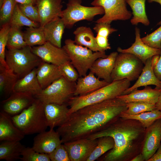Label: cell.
<instances>
[{
  "label": "cell",
  "mask_w": 161,
  "mask_h": 161,
  "mask_svg": "<svg viewBox=\"0 0 161 161\" xmlns=\"http://www.w3.org/2000/svg\"><path fill=\"white\" fill-rule=\"evenodd\" d=\"M127 109L117 97L86 106L68 115L56 131L62 143L87 138L104 129Z\"/></svg>",
  "instance_id": "obj_1"
},
{
  "label": "cell",
  "mask_w": 161,
  "mask_h": 161,
  "mask_svg": "<svg viewBox=\"0 0 161 161\" xmlns=\"http://www.w3.org/2000/svg\"><path fill=\"white\" fill-rule=\"evenodd\" d=\"M146 128L138 121L120 117L102 130L88 138L110 136L113 148L98 160L100 161H129L141 153Z\"/></svg>",
  "instance_id": "obj_2"
},
{
  "label": "cell",
  "mask_w": 161,
  "mask_h": 161,
  "mask_svg": "<svg viewBox=\"0 0 161 161\" xmlns=\"http://www.w3.org/2000/svg\"><path fill=\"white\" fill-rule=\"evenodd\" d=\"M131 81L126 79L112 81L98 89L86 95L74 96L67 103L68 115L78 109L91 105L116 98L129 87Z\"/></svg>",
  "instance_id": "obj_3"
},
{
  "label": "cell",
  "mask_w": 161,
  "mask_h": 161,
  "mask_svg": "<svg viewBox=\"0 0 161 161\" xmlns=\"http://www.w3.org/2000/svg\"><path fill=\"white\" fill-rule=\"evenodd\" d=\"M44 106V103L35 98L28 108L19 114L11 117L13 123L25 135L45 131L48 126Z\"/></svg>",
  "instance_id": "obj_4"
},
{
  "label": "cell",
  "mask_w": 161,
  "mask_h": 161,
  "mask_svg": "<svg viewBox=\"0 0 161 161\" xmlns=\"http://www.w3.org/2000/svg\"><path fill=\"white\" fill-rule=\"evenodd\" d=\"M5 60L8 68L17 75L18 79L37 68L42 61L33 52L32 47L27 45L6 50Z\"/></svg>",
  "instance_id": "obj_5"
},
{
  "label": "cell",
  "mask_w": 161,
  "mask_h": 161,
  "mask_svg": "<svg viewBox=\"0 0 161 161\" xmlns=\"http://www.w3.org/2000/svg\"><path fill=\"white\" fill-rule=\"evenodd\" d=\"M62 48L69 56L80 77L87 75L88 71L97 59L105 58L108 56L105 52H94L86 47L77 44L71 39L65 40Z\"/></svg>",
  "instance_id": "obj_6"
},
{
  "label": "cell",
  "mask_w": 161,
  "mask_h": 161,
  "mask_svg": "<svg viewBox=\"0 0 161 161\" xmlns=\"http://www.w3.org/2000/svg\"><path fill=\"white\" fill-rule=\"evenodd\" d=\"M76 83L68 80L63 76L55 81L34 96L44 104H67L74 96Z\"/></svg>",
  "instance_id": "obj_7"
},
{
  "label": "cell",
  "mask_w": 161,
  "mask_h": 161,
  "mask_svg": "<svg viewBox=\"0 0 161 161\" xmlns=\"http://www.w3.org/2000/svg\"><path fill=\"white\" fill-rule=\"evenodd\" d=\"M81 3L82 0H68L66 7L63 10L61 17L66 28L71 29L80 21H92L96 16L104 13L101 7H87L82 5Z\"/></svg>",
  "instance_id": "obj_8"
},
{
  "label": "cell",
  "mask_w": 161,
  "mask_h": 161,
  "mask_svg": "<svg viewBox=\"0 0 161 161\" xmlns=\"http://www.w3.org/2000/svg\"><path fill=\"white\" fill-rule=\"evenodd\" d=\"M143 62L134 55L120 53L117 55L111 74L112 81L126 79L130 81L137 79L144 67Z\"/></svg>",
  "instance_id": "obj_9"
},
{
  "label": "cell",
  "mask_w": 161,
  "mask_h": 161,
  "mask_svg": "<svg viewBox=\"0 0 161 161\" xmlns=\"http://www.w3.org/2000/svg\"><path fill=\"white\" fill-rule=\"evenodd\" d=\"M126 3V0H94L91 4L101 7L104 11V15L95 22L110 24L113 21L130 19L132 13L128 10Z\"/></svg>",
  "instance_id": "obj_10"
},
{
  "label": "cell",
  "mask_w": 161,
  "mask_h": 161,
  "mask_svg": "<svg viewBox=\"0 0 161 161\" xmlns=\"http://www.w3.org/2000/svg\"><path fill=\"white\" fill-rule=\"evenodd\" d=\"M33 52L42 61L60 66L70 61L63 48L57 47L48 42L44 44L32 47Z\"/></svg>",
  "instance_id": "obj_11"
},
{
  "label": "cell",
  "mask_w": 161,
  "mask_h": 161,
  "mask_svg": "<svg viewBox=\"0 0 161 161\" xmlns=\"http://www.w3.org/2000/svg\"><path fill=\"white\" fill-rule=\"evenodd\" d=\"M97 143V139L85 138L64 144L71 161H87Z\"/></svg>",
  "instance_id": "obj_12"
},
{
  "label": "cell",
  "mask_w": 161,
  "mask_h": 161,
  "mask_svg": "<svg viewBox=\"0 0 161 161\" xmlns=\"http://www.w3.org/2000/svg\"><path fill=\"white\" fill-rule=\"evenodd\" d=\"M161 118L146 128L141 153L147 161L156 152L160 145Z\"/></svg>",
  "instance_id": "obj_13"
},
{
  "label": "cell",
  "mask_w": 161,
  "mask_h": 161,
  "mask_svg": "<svg viewBox=\"0 0 161 161\" xmlns=\"http://www.w3.org/2000/svg\"><path fill=\"white\" fill-rule=\"evenodd\" d=\"M35 99L34 96L28 93L13 92L2 102V111L10 115L18 114L30 106Z\"/></svg>",
  "instance_id": "obj_14"
},
{
  "label": "cell",
  "mask_w": 161,
  "mask_h": 161,
  "mask_svg": "<svg viewBox=\"0 0 161 161\" xmlns=\"http://www.w3.org/2000/svg\"><path fill=\"white\" fill-rule=\"evenodd\" d=\"M61 144L58 132L50 129L48 131L38 133L34 138L32 148L37 152L49 154Z\"/></svg>",
  "instance_id": "obj_15"
},
{
  "label": "cell",
  "mask_w": 161,
  "mask_h": 161,
  "mask_svg": "<svg viewBox=\"0 0 161 161\" xmlns=\"http://www.w3.org/2000/svg\"><path fill=\"white\" fill-rule=\"evenodd\" d=\"M135 41L132 45L126 49L118 47L117 51L120 53H127L132 54L140 59L145 64L147 60L156 55H160L161 49L150 47L143 42L140 37V30L136 27Z\"/></svg>",
  "instance_id": "obj_16"
},
{
  "label": "cell",
  "mask_w": 161,
  "mask_h": 161,
  "mask_svg": "<svg viewBox=\"0 0 161 161\" xmlns=\"http://www.w3.org/2000/svg\"><path fill=\"white\" fill-rule=\"evenodd\" d=\"M35 5L39 13L41 27L61 17L63 7L62 0H36Z\"/></svg>",
  "instance_id": "obj_17"
},
{
  "label": "cell",
  "mask_w": 161,
  "mask_h": 161,
  "mask_svg": "<svg viewBox=\"0 0 161 161\" xmlns=\"http://www.w3.org/2000/svg\"><path fill=\"white\" fill-rule=\"evenodd\" d=\"M67 104L49 103L45 104L44 112L47 125L53 129L63 124L67 120L69 108Z\"/></svg>",
  "instance_id": "obj_18"
},
{
  "label": "cell",
  "mask_w": 161,
  "mask_h": 161,
  "mask_svg": "<svg viewBox=\"0 0 161 161\" xmlns=\"http://www.w3.org/2000/svg\"><path fill=\"white\" fill-rule=\"evenodd\" d=\"M118 54L117 52H114L106 58L97 59L92 65L89 72L94 73L99 78L111 83V74Z\"/></svg>",
  "instance_id": "obj_19"
},
{
  "label": "cell",
  "mask_w": 161,
  "mask_h": 161,
  "mask_svg": "<svg viewBox=\"0 0 161 161\" xmlns=\"http://www.w3.org/2000/svg\"><path fill=\"white\" fill-rule=\"evenodd\" d=\"M25 135L14 124L10 115L3 111L0 112L1 141H20Z\"/></svg>",
  "instance_id": "obj_20"
},
{
  "label": "cell",
  "mask_w": 161,
  "mask_h": 161,
  "mask_svg": "<svg viewBox=\"0 0 161 161\" xmlns=\"http://www.w3.org/2000/svg\"><path fill=\"white\" fill-rule=\"evenodd\" d=\"M76 83L74 96H81L91 93L110 83L96 77L89 72L83 77H79Z\"/></svg>",
  "instance_id": "obj_21"
},
{
  "label": "cell",
  "mask_w": 161,
  "mask_h": 161,
  "mask_svg": "<svg viewBox=\"0 0 161 161\" xmlns=\"http://www.w3.org/2000/svg\"><path fill=\"white\" fill-rule=\"evenodd\" d=\"M142 90L135 89L130 93L117 97L126 103L133 102H143L155 104L161 93V89H152L145 86Z\"/></svg>",
  "instance_id": "obj_22"
},
{
  "label": "cell",
  "mask_w": 161,
  "mask_h": 161,
  "mask_svg": "<svg viewBox=\"0 0 161 161\" xmlns=\"http://www.w3.org/2000/svg\"><path fill=\"white\" fill-rule=\"evenodd\" d=\"M151 58L146 61L142 72L135 83L131 87L126 90L122 95L128 94L140 87L149 85L156 86L158 89H161V81L155 76L151 66Z\"/></svg>",
  "instance_id": "obj_23"
},
{
  "label": "cell",
  "mask_w": 161,
  "mask_h": 161,
  "mask_svg": "<svg viewBox=\"0 0 161 161\" xmlns=\"http://www.w3.org/2000/svg\"><path fill=\"white\" fill-rule=\"evenodd\" d=\"M36 76L43 89L61 77L62 74L59 66L42 61L37 68Z\"/></svg>",
  "instance_id": "obj_24"
},
{
  "label": "cell",
  "mask_w": 161,
  "mask_h": 161,
  "mask_svg": "<svg viewBox=\"0 0 161 161\" xmlns=\"http://www.w3.org/2000/svg\"><path fill=\"white\" fill-rule=\"evenodd\" d=\"M43 27L46 42L61 48L62 38L66 28L61 18H56L46 24Z\"/></svg>",
  "instance_id": "obj_25"
},
{
  "label": "cell",
  "mask_w": 161,
  "mask_h": 161,
  "mask_svg": "<svg viewBox=\"0 0 161 161\" xmlns=\"http://www.w3.org/2000/svg\"><path fill=\"white\" fill-rule=\"evenodd\" d=\"M37 68L18 79L15 85L13 92L27 93L34 97L41 91L42 89L36 76Z\"/></svg>",
  "instance_id": "obj_26"
},
{
  "label": "cell",
  "mask_w": 161,
  "mask_h": 161,
  "mask_svg": "<svg viewBox=\"0 0 161 161\" xmlns=\"http://www.w3.org/2000/svg\"><path fill=\"white\" fill-rule=\"evenodd\" d=\"M75 43L89 48L94 52L103 51L98 46L95 37L90 27L82 26L78 27L73 32Z\"/></svg>",
  "instance_id": "obj_27"
},
{
  "label": "cell",
  "mask_w": 161,
  "mask_h": 161,
  "mask_svg": "<svg viewBox=\"0 0 161 161\" xmlns=\"http://www.w3.org/2000/svg\"><path fill=\"white\" fill-rule=\"evenodd\" d=\"M25 147L20 141H3L0 145V159L7 161L20 159Z\"/></svg>",
  "instance_id": "obj_28"
},
{
  "label": "cell",
  "mask_w": 161,
  "mask_h": 161,
  "mask_svg": "<svg viewBox=\"0 0 161 161\" xmlns=\"http://www.w3.org/2000/svg\"><path fill=\"white\" fill-rule=\"evenodd\" d=\"M126 3L132 10L133 17L131 20L133 25H137L141 23L146 26L150 24L149 21L146 15L145 10L146 0H126Z\"/></svg>",
  "instance_id": "obj_29"
},
{
  "label": "cell",
  "mask_w": 161,
  "mask_h": 161,
  "mask_svg": "<svg viewBox=\"0 0 161 161\" xmlns=\"http://www.w3.org/2000/svg\"><path fill=\"white\" fill-rule=\"evenodd\" d=\"M18 79L17 75L9 69L0 66V91L6 95L12 94Z\"/></svg>",
  "instance_id": "obj_30"
},
{
  "label": "cell",
  "mask_w": 161,
  "mask_h": 161,
  "mask_svg": "<svg viewBox=\"0 0 161 161\" xmlns=\"http://www.w3.org/2000/svg\"><path fill=\"white\" fill-rule=\"evenodd\" d=\"M25 29L23 35L27 45L33 47L42 45L46 42L43 27H30Z\"/></svg>",
  "instance_id": "obj_31"
},
{
  "label": "cell",
  "mask_w": 161,
  "mask_h": 161,
  "mask_svg": "<svg viewBox=\"0 0 161 161\" xmlns=\"http://www.w3.org/2000/svg\"><path fill=\"white\" fill-rule=\"evenodd\" d=\"M120 117L125 119H131L138 120L146 128L156 120L161 118V111L157 109H155L136 115L129 114L123 112L120 114Z\"/></svg>",
  "instance_id": "obj_32"
},
{
  "label": "cell",
  "mask_w": 161,
  "mask_h": 161,
  "mask_svg": "<svg viewBox=\"0 0 161 161\" xmlns=\"http://www.w3.org/2000/svg\"><path fill=\"white\" fill-rule=\"evenodd\" d=\"M97 139V143L87 161L97 160L106 152L112 149L114 145L113 138L110 136H103Z\"/></svg>",
  "instance_id": "obj_33"
},
{
  "label": "cell",
  "mask_w": 161,
  "mask_h": 161,
  "mask_svg": "<svg viewBox=\"0 0 161 161\" xmlns=\"http://www.w3.org/2000/svg\"><path fill=\"white\" fill-rule=\"evenodd\" d=\"M26 46L21 28L10 26L7 45V49H19Z\"/></svg>",
  "instance_id": "obj_34"
},
{
  "label": "cell",
  "mask_w": 161,
  "mask_h": 161,
  "mask_svg": "<svg viewBox=\"0 0 161 161\" xmlns=\"http://www.w3.org/2000/svg\"><path fill=\"white\" fill-rule=\"evenodd\" d=\"M9 24L10 26L20 28L24 26L35 27L40 26L39 24L29 19L21 12L18 3L16 6Z\"/></svg>",
  "instance_id": "obj_35"
},
{
  "label": "cell",
  "mask_w": 161,
  "mask_h": 161,
  "mask_svg": "<svg viewBox=\"0 0 161 161\" xmlns=\"http://www.w3.org/2000/svg\"><path fill=\"white\" fill-rule=\"evenodd\" d=\"M18 3L15 0H4L0 7V25L1 27L10 23L14 10Z\"/></svg>",
  "instance_id": "obj_36"
},
{
  "label": "cell",
  "mask_w": 161,
  "mask_h": 161,
  "mask_svg": "<svg viewBox=\"0 0 161 161\" xmlns=\"http://www.w3.org/2000/svg\"><path fill=\"white\" fill-rule=\"evenodd\" d=\"M127 109L124 112L129 114L136 115L156 109L155 104L143 102L126 103Z\"/></svg>",
  "instance_id": "obj_37"
},
{
  "label": "cell",
  "mask_w": 161,
  "mask_h": 161,
  "mask_svg": "<svg viewBox=\"0 0 161 161\" xmlns=\"http://www.w3.org/2000/svg\"><path fill=\"white\" fill-rule=\"evenodd\" d=\"M10 27L9 23L1 27L0 30V66L8 68L5 60L6 48L8 34Z\"/></svg>",
  "instance_id": "obj_38"
},
{
  "label": "cell",
  "mask_w": 161,
  "mask_h": 161,
  "mask_svg": "<svg viewBox=\"0 0 161 161\" xmlns=\"http://www.w3.org/2000/svg\"><path fill=\"white\" fill-rule=\"evenodd\" d=\"M20 160L22 161H51L48 154L37 152L32 147H25L22 152Z\"/></svg>",
  "instance_id": "obj_39"
},
{
  "label": "cell",
  "mask_w": 161,
  "mask_h": 161,
  "mask_svg": "<svg viewBox=\"0 0 161 161\" xmlns=\"http://www.w3.org/2000/svg\"><path fill=\"white\" fill-rule=\"evenodd\" d=\"M18 5L21 11L28 18L40 24V18L38 8L35 5L21 4H18Z\"/></svg>",
  "instance_id": "obj_40"
},
{
  "label": "cell",
  "mask_w": 161,
  "mask_h": 161,
  "mask_svg": "<svg viewBox=\"0 0 161 161\" xmlns=\"http://www.w3.org/2000/svg\"><path fill=\"white\" fill-rule=\"evenodd\" d=\"M59 67L62 76L70 82H75L80 77L78 71L70 61L67 62Z\"/></svg>",
  "instance_id": "obj_41"
},
{
  "label": "cell",
  "mask_w": 161,
  "mask_h": 161,
  "mask_svg": "<svg viewBox=\"0 0 161 161\" xmlns=\"http://www.w3.org/2000/svg\"><path fill=\"white\" fill-rule=\"evenodd\" d=\"M143 43L154 48H161V25L157 29L151 34L141 38Z\"/></svg>",
  "instance_id": "obj_42"
},
{
  "label": "cell",
  "mask_w": 161,
  "mask_h": 161,
  "mask_svg": "<svg viewBox=\"0 0 161 161\" xmlns=\"http://www.w3.org/2000/svg\"><path fill=\"white\" fill-rule=\"evenodd\" d=\"M62 144L48 154L51 161H71L67 151L64 144Z\"/></svg>",
  "instance_id": "obj_43"
},
{
  "label": "cell",
  "mask_w": 161,
  "mask_h": 161,
  "mask_svg": "<svg viewBox=\"0 0 161 161\" xmlns=\"http://www.w3.org/2000/svg\"><path fill=\"white\" fill-rule=\"evenodd\" d=\"M97 35L108 38L117 30L111 27L110 24L103 23H96L93 28Z\"/></svg>",
  "instance_id": "obj_44"
},
{
  "label": "cell",
  "mask_w": 161,
  "mask_h": 161,
  "mask_svg": "<svg viewBox=\"0 0 161 161\" xmlns=\"http://www.w3.org/2000/svg\"><path fill=\"white\" fill-rule=\"evenodd\" d=\"M108 38L97 35L95 37L98 46L104 52L106 50L111 49Z\"/></svg>",
  "instance_id": "obj_45"
},
{
  "label": "cell",
  "mask_w": 161,
  "mask_h": 161,
  "mask_svg": "<svg viewBox=\"0 0 161 161\" xmlns=\"http://www.w3.org/2000/svg\"><path fill=\"white\" fill-rule=\"evenodd\" d=\"M153 70L155 76L161 81V52L158 61L153 68Z\"/></svg>",
  "instance_id": "obj_46"
},
{
  "label": "cell",
  "mask_w": 161,
  "mask_h": 161,
  "mask_svg": "<svg viewBox=\"0 0 161 161\" xmlns=\"http://www.w3.org/2000/svg\"><path fill=\"white\" fill-rule=\"evenodd\" d=\"M147 161H161V145L156 152Z\"/></svg>",
  "instance_id": "obj_47"
},
{
  "label": "cell",
  "mask_w": 161,
  "mask_h": 161,
  "mask_svg": "<svg viewBox=\"0 0 161 161\" xmlns=\"http://www.w3.org/2000/svg\"><path fill=\"white\" fill-rule=\"evenodd\" d=\"M18 4H32L35 5L36 0H15Z\"/></svg>",
  "instance_id": "obj_48"
},
{
  "label": "cell",
  "mask_w": 161,
  "mask_h": 161,
  "mask_svg": "<svg viewBox=\"0 0 161 161\" xmlns=\"http://www.w3.org/2000/svg\"><path fill=\"white\" fill-rule=\"evenodd\" d=\"M160 55H156L153 56L152 57L151 60V63L153 69L157 64L159 59Z\"/></svg>",
  "instance_id": "obj_49"
},
{
  "label": "cell",
  "mask_w": 161,
  "mask_h": 161,
  "mask_svg": "<svg viewBox=\"0 0 161 161\" xmlns=\"http://www.w3.org/2000/svg\"><path fill=\"white\" fill-rule=\"evenodd\" d=\"M145 159L143 155L141 153L133 158L131 161H143Z\"/></svg>",
  "instance_id": "obj_50"
},
{
  "label": "cell",
  "mask_w": 161,
  "mask_h": 161,
  "mask_svg": "<svg viewBox=\"0 0 161 161\" xmlns=\"http://www.w3.org/2000/svg\"><path fill=\"white\" fill-rule=\"evenodd\" d=\"M156 109L161 111V93L157 103L155 104Z\"/></svg>",
  "instance_id": "obj_51"
},
{
  "label": "cell",
  "mask_w": 161,
  "mask_h": 161,
  "mask_svg": "<svg viewBox=\"0 0 161 161\" xmlns=\"http://www.w3.org/2000/svg\"><path fill=\"white\" fill-rule=\"evenodd\" d=\"M148 1L149 3H151L154 2L159 3L161 6V0H148ZM157 25H161V20L157 24Z\"/></svg>",
  "instance_id": "obj_52"
},
{
  "label": "cell",
  "mask_w": 161,
  "mask_h": 161,
  "mask_svg": "<svg viewBox=\"0 0 161 161\" xmlns=\"http://www.w3.org/2000/svg\"><path fill=\"white\" fill-rule=\"evenodd\" d=\"M4 0H0V7H1L4 2Z\"/></svg>",
  "instance_id": "obj_53"
},
{
  "label": "cell",
  "mask_w": 161,
  "mask_h": 161,
  "mask_svg": "<svg viewBox=\"0 0 161 161\" xmlns=\"http://www.w3.org/2000/svg\"></svg>",
  "instance_id": "obj_54"
}]
</instances>
